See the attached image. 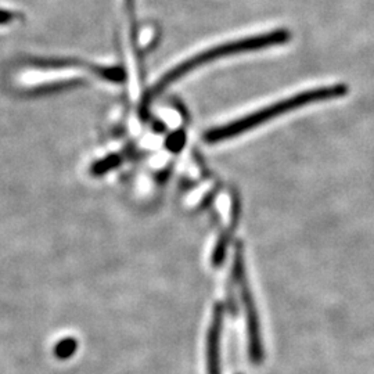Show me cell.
<instances>
[{
	"mask_svg": "<svg viewBox=\"0 0 374 374\" xmlns=\"http://www.w3.org/2000/svg\"><path fill=\"white\" fill-rule=\"evenodd\" d=\"M346 93H348V87L346 85H333V87H317L312 90H305L286 97L283 100H279L270 106H266L248 116H241L233 122L216 126L208 131L204 135V139L209 144L225 142L228 139L236 138L257 126H260L262 123H266L276 116H285L308 104L339 99L346 96Z\"/></svg>",
	"mask_w": 374,
	"mask_h": 374,
	"instance_id": "6da1fadb",
	"label": "cell"
},
{
	"mask_svg": "<svg viewBox=\"0 0 374 374\" xmlns=\"http://www.w3.org/2000/svg\"><path fill=\"white\" fill-rule=\"evenodd\" d=\"M290 38H291V33L286 29H276V31H272L268 33H259V35L247 36V38H240V39L231 40V42H226L222 45H216V46L209 48L207 50H202L200 53L182 61L177 65H175L167 74H164L158 79V82L148 92L147 100L154 99L155 96L163 93L167 87H171L173 82L182 79L189 72H192L200 67H204V65H207L215 60L237 56L241 53L260 50V49H266V48L280 46V45L287 43Z\"/></svg>",
	"mask_w": 374,
	"mask_h": 374,
	"instance_id": "7a4b0ae2",
	"label": "cell"
},
{
	"mask_svg": "<svg viewBox=\"0 0 374 374\" xmlns=\"http://www.w3.org/2000/svg\"><path fill=\"white\" fill-rule=\"evenodd\" d=\"M92 70L97 77L111 82H122L125 79V72L119 67H93Z\"/></svg>",
	"mask_w": 374,
	"mask_h": 374,
	"instance_id": "3957f363",
	"label": "cell"
},
{
	"mask_svg": "<svg viewBox=\"0 0 374 374\" xmlns=\"http://www.w3.org/2000/svg\"><path fill=\"white\" fill-rule=\"evenodd\" d=\"M121 163V157L119 155H109L106 157L104 160L101 161H97L93 167H92V173L96 175V176H100V175H104V173L111 171L116 168Z\"/></svg>",
	"mask_w": 374,
	"mask_h": 374,
	"instance_id": "277c9868",
	"label": "cell"
},
{
	"mask_svg": "<svg viewBox=\"0 0 374 374\" xmlns=\"http://www.w3.org/2000/svg\"><path fill=\"white\" fill-rule=\"evenodd\" d=\"M21 16L18 13H14V11H10V10H4V9H0V26H6V24H10L13 21H16L17 18H20Z\"/></svg>",
	"mask_w": 374,
	"mask_h": 374,
	"instance_id": "5b68a950",
	"label": "cell"
},
{
	"mask_svg": "<svg viewBox=\"0 0 374 374\" xmlns=\"http://www.w3.org/2000/svg\"><path fill=\"white\" fill-rule=\"evenodd\" d=\"M74 349H75V343H74L72 340H67V341H64V343H61V344L58 346V355H61V356H68V355H71V353L74 352Z\"/></svg>",
	"mask_w": 374,
	"mask_h": 374,
	"instance_id": "8992f818",
	"label": "cell"
}]
</instances>
